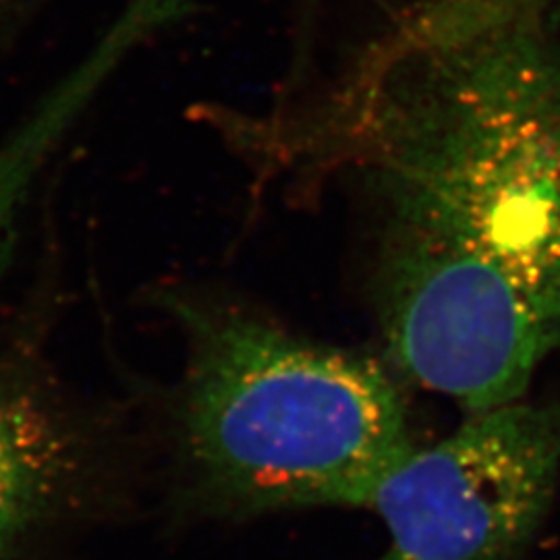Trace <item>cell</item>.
<instances>
[{"label":"cell","mask_w":560,"mask_h":560,"mask_svg":"<svg viewBox=\"0 0 560 560\" xmlns=\"http://www.w3.org/2000/svg\"><path fill=\"white\" fill-rule=\"evenodd\" d=\"M384 206L378 314L411 381L480 413L560 349V55L527 20L413 30L314 119Z\"/></svg>","instance_id":"cell-1"},{"label":"cell","mask_w":560,"mask_h":560,"mask_svg":"<svg viewBox=\"0 0 560 560\" xmlns=\"http://www.w3.org/2000/svg\"><path fill=\"white\" fill-rule=\"evenodd\" d=\"M189 342L187 455L206 492L241 511L365 506L416 446L393 381L241 310L175 301Z\"/></svg>","instance_id":"cell-2"},{"label":"cell","mask_w":560,"mask_h":560,"mask_svg":"<svg viewBox=\"0 0 560 560\" xmlns=\"http://www.w3.org/2000/svg\"><path fill=\"white\" fill-rule=\"evenodd\" d=\"M560 474V400L471 413L444 441L413 448L365 502L386 525L378 560H521Z\"/></svg>","instance_id":"cell-3"},{"label":"cell","mask_w":560,"mask_h":560,"mask_svg":"<svg viewBox=\"0 0 560 560\" xmlns=\"http://www.w3.org/2000/svg\"><path fill=\"white\" fill-rule=\"evenodd\" d=\"M125 62L115 42L98 40L30 115L0 141V275L13 249L21 212L44 166Z\"/></svg>","instance_id":"cell-4"},{"label":"cell","mask_w":560,"mask_h":560,"mask_svg":"<svg viewBox=\"0 0 560 560\" xmlns=\"http://www.w3.org/2000/svg\"><path fill=\"white\" fill-rule=\"evenodd\" d=\"M69 467L52 418L25 397L0 395V560L57 501Z\"/></svg>","instance_id":"cell-5"},{"label":"cell","mask_w":560,"mask_h":560,"mask_svg":"<svg viewBox=\"0 0 560 560\" xmlns=\"http://www.w3.org/2000/svg\"><path fill=\"white\" fill-rule=\"evenodd\" d=\"M320 0H301V13H300V32H298V38L300 44L295 48V60H293V67H291V80H295L300 75L301 71L305 69V57H307V44L312 42V27H314V20H316V9H318Z\"/></svg>","instance_id":"cell-6"}]
</instances>
